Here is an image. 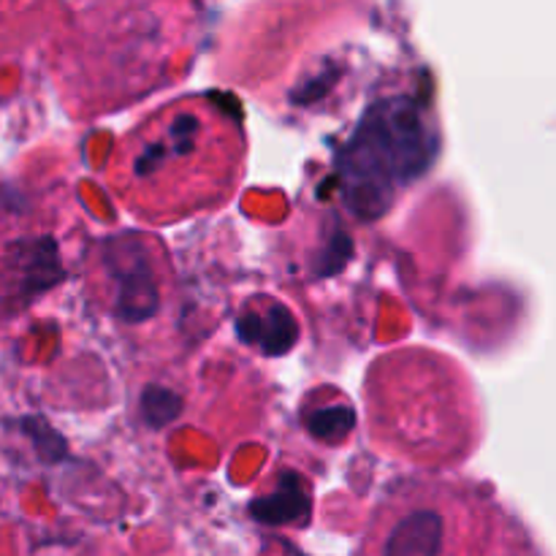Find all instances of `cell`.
Instances as JSON below:
<instances>
[{"mask_svg": "<svg viewBox=\"0 0 556 556\" xmlns=\"http://www.w3.org/2000/svg\"><path fill=\"white\" fill-rule=\"evenodd\" d=\"M427 155V128L410 101L375 106L348 147L345 179L351 185V195L362 199V210H369V199L386 195L391 182H402L421 172Z\"/></svg>", "mask_w": 556, "mask_h": 556, "instance_id": "6da1fadb", "label": "cell"}, {"mask_svg": "<svg viewBox=\"0 0 556 556\" xmlns=\"http://www.w3.org/2000/svg\"><path fill=\"white\" fill-rule=\"evenodd\" d=\"M440 541H443V527L438 516L418 510L394 527L386 543V556H434L440 552Z\"/></svg>", "mask_w": 556, "mask_h": 556, "instance_id": "7a4b0ae2", "label": "cell"}]
</instances>
